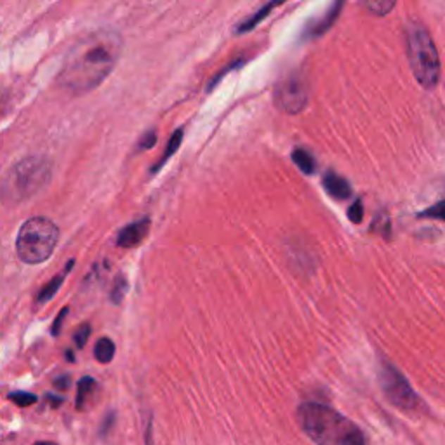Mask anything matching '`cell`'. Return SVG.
I'll use <instances>...</instances> for the list:
<instances>
[{"mask_svg":"<svg viewBox=\"0 0 445 445\" xmlns=\"http://www.w3.org/2000/svg\"><path fill=\"white\" fill-rule=\"evenodd\" d=\"M122 37L115 30H98L73 44L59 72V84L72 94H85L98 87L118 63Z\"/></svg>","mask_w":445,"mask_h":445,"instance_id":"6da1fadb","label":"cell"},{"mask_svg":"<svg viewBox=\"0 0 445 445\" xmlns=\"http://www.w3.org/2000/svg\"><path fill=\"white\" fill-rule=\"evenodd\" d=\"M298 421L317 445H365L362 430L325 403H303L298 409Z\"/></svg>","mask_w":445,"mask_h":445,"instance_id":"7a4b0ae2","label":"cell"},{"mask_svg":"<svg viewBox=\"0 0 445 445\" xmlns=\"http://www.w3.org/2000/svg\"><path fill=\"white\" fill-rule=\"evenodd\" d=\"M53 167L46 157H28L18 162L4 177L0 196L6 203H20L39 194L51 180Z\"/></svg>","mask_w":445,"mask_h":445,"instance_id":"3957f363","label":"cell"},{"mask_svg":"<svg viewBox=\"0 0 445 445\" xmlns=\"http://www.w3.org/2000/svg\"><path fill=\"white\" fill-rule=\"evenodd\" d=\"M407 56L414 77L425 89H433L440 80V56L428 30L409 25L406 32Z\"/></svg>","mask_w":445,"mask_h":445,"instance_id":"277c9868","label":"cell"},{"mask_svg":"<svg viewBox=\"0 0 445 445\" xmlns=\"http://www.w3.org/2000/svg\"><path fill=\"white\" fill-rule=\"evenodd\" d=\"M59 230L47 218H32L20 228L16 239L18 258L28 265H39L49 259L56 249Z\"/></svg>","mask_w":445,"mask_h":445,"instance_id":"5b68a950","label":"cell"},{"mask_svg":"<svg viewBox=\"0 0 445 445\" xmlns=\"http://www.w3.org/2000/svg\"><path fill=\"white\" fill-rule=\"evenodd\" d=\"M381 387L389 402L402 410H419L422 407L419 396L407 383L406 377L389 363H383L380 372Z\"/></svg>","mask_w":445,"mask_h":445,"instance_id":"8992f818","label":"cell"},{"mask_svg":"<svg viewBox=\"0 0 445 445\" xmlns=\"http://www.w3.org/2000/svg\"><path fill=\"white\" fill-rule=\"evenodd\" d=\"M310 85L303 73L296 72L277 84L275 105L285 113H301L308 105Z\"/></svg>","mask_w":445,"mask_h":445,"instance_id":"52a82bcc","label":"cell"},{"mask_svg":"<svg viewBox=\"0 0 445 445\" xmlns=\"http://www.w3.org/2000/svg\"><path fill=\"white\" fill-rule=\"evenodd\" d=\"M148 228H150V220L143 218V220L131 222V225L125 226L117 237V244L120 247H134L144 240V237L148 235Z\"/></svg>","mask_w":445,"mask_h":445,"instance_id":"ba28073f","label":"cell"},{"mask_svg":"<svg viewBox=\"0 0 445 445\" xmlns=\"http://www.w3.org/2000/svg\"><path fill=\"white\" fill-rule=\"evenodd\" d=\"M344 2H346V0H332V4L329 6V9L325 11L324 16H322L320 20L313 25V27H310V37H313L315 39V37H320V35H324V33H327L329 30L334 27L337 18H339L341 11H343V7H344Z\"/></svg>","mask_w":445,"mask_h":445,"instance_id":"9c48e42d","label":"cell"},{"mask_svg":"<svg viewBox=\"0 0 445 445\" xmlns=\"http://www.w3.org/2000/svg\"><path fill=\"white\" fill-rule=\"evenodd\" d=\"M324 188L329 195L337 200H346L351 196V187L344 177H341L336 173H327L324 176Z\"/></svg>","mask_w":445,"mask_h":445,"instance_id":"30bf717a","label":"cell"},{"mask_svg":"<svg viewBox=\"0 0 445 445\" xmlns=\"http://www.w3.org/2000/svg\"><path fill=\"white\" fill-rule=\"evenodd\" d=\"M96 391H98L96 381L92 377H82L79 381V389H77V407L82 410L87 406H91L92 399L96 396Z\"/></svg>","mask_w":445,"mask_h":445,"instance_id":"8fae6325","label":"cell"},{"mask_svg":"<svg viewBox=\"0 0 445 445\" xmlns=\"http://www.w3.org/2000/svg\"><path fill=\"white\" fill-rule=\"evenodd\" d=\"M292 161H294V164L305 174H313L317 170V161H315V157L310 151L303 150V148H296L292 151Z\"/></svg>","mask_w":445,"mask_h":445,"instance_id":"7c38bea8","label":"cell"},{"mask_svg":"<svg viewBox=\"0 0 445 445\" xmlns=\"http://www.w3.org/2000/svg\"><path fill=\"white\" fill-rule=\"evenodd\" d=\"M72 266H73V261H70V263H68V266H66L65 273H61V275L54 277L53 280H51L49 284H47L46 287H44L42 291L39 292V303H46V301H49L51 298H53V296L56 294V292L59 291V287H61V284H63V280H65L66 273H68L70 270H72Z\"/></svg>","mask_w":445,"mask_h":445,"instance_id":"4fadbf2b","label":"cell"},{"mask_svg":"<svg viewBox=\"0 0 445 445\" xmlns=\"http://www.w3.org/2000/svg\"><path fill=\"white\" fill-rule=\"evenodd\" d=\"M395 4L396 0H362V6L374 16H387Z\"/></svg>","mask_w":445,"mask_h":445,"instance_id":"5bb4252c","label":"cell"},{"mask_svg":"<svg viewBox=\"0 0 445 445\" xmlns=\"http://www.w3.org/2000/svg\"><path fill=\"white\" fill-rule=\"evenodd\" d=\"M94 355L101 363H108L111 362L115 355V344L113 341L108 339V337H101V339L96 343L94 346Z\"/></svg>","mask_w":445,"mask_h":445,"instance_id":"9a60e30c","label":"cell"},{"mask_svg":"<svg viewBox=\"0 0 445 445\" xmlns=\"http://www.w3.org/2000/svg\"><path fill=\"white\" fill-rule=\"evenodd\" d=\"M284 2H285V0H272V2L266 4V6L263 7V9L259 11L258 14H254V16H252L246 25H242V32H244V30H251L252 27H256V25H258L259 21L263 20V18L268 16L270 11H273V9H275V7H278V6H280V4H284Z\"/></svg>","mask_w":445,"mask_h":445,"instance_id":"2e32d148","label":"cell"},{"mask_svg":"<svg viewBox=\"0 0 445 445\" xmlns=\"http://www.w3.org/2000/svg\"><path fill=\"white\" fill-rule=\"evenodd\" d=\"M181 138H183V132H181V131H177V132H176V134H174V136H173V138H170V141H169V144H167V150H165L164 157H162V158H161V161H158V164L153 167V173H155V170H158V169H161V165H164V164H165V161H167V158H169V157H170V155H173V153H174V151H176V150H177V146H180V144H181Z\"/></svg>","mask_w":445,"mask_h":445,"instance_id":"e0dca14e","label":"cell"},{"mask_svg":"<svg viewBox=\"0 0 445 445\" xmlns=\"http://www.w3.org/2000/svg\"><path fill=\"white\" fill-rule=\"evenodd\" d=\"M419 218H428V220L445 221V200L435 203V206L428 207V209L422 211V213H419Z\"/></svg>","mask_w":445,"mask_h":445,"instance_id":"ac0fdd59","label":"cell"},{"mask_svg":"<svg viewBox=\"0 0 445 445\" xmlns=\"http://www.w3.org/2000/svg\"><path fill=\"white\" fill-rule=\"evenodd\" d=\"M11 402H14L20 407H28L32 403L37 402V396L32 395V393H25V391H14L9 395Z\"/></svg>","mask_w":445,"mask_h":445,"instance_id":"d6986e66","label":"cell"},{"mask_svg":"<svg viewBox=\"0 0 445 445\" xmlns=\"http://www.w3.org/2000/svg\"><path fill=\"white\" fill-rule=\"evenodd\" d=\"M89 336H91V325H89V324L80 325V329L75 332V336H73V339H75L77 346L84 348L85 343H87Z\"/></svg>","mask_w":445,"mask_h":445,"instance_id":"ffe728a7","label":"cell"},{"mask_svg":"<svg viewBox=\"0 0 445 445\" xmlns=\"http://www.w3.org/2000/svg\"><path fill=\"white\" fill-rule=\"evenodd\" d=\"M125 291H127V282H125L124 278H117L113 291H111V299H113L115 303H118L122 298H124Z\"/></svg>","mask_w":445,"mask_h":445,"instance_id":"44dd1931","label":"cell"},{"mask_svg":"<svg viewBox=\"0 0 445 445\" xmlns=\"http://www.w3.org/2000/svg\"><path fill=\"white\" fill-rule=\"evenodd\" d=\"M348 218H350L351 222H361L363 218V206H362V200H357L353 206L348 209Z\"/></svg>","mask_w":445,"mask_h":445,"instance_id":"7402d4cb","label":"cell"},{"mask_svg":"<svg viewBox=\"0 0 445 445\" xmlns=\"http://www.w3.org/2000/svg\"><path fill=\"white\" fill-rule=\"evenodd\" d=\"M66 313H68V308H65V310L59 311L58 318H56V322H54V325H53V334H54V336H58V334H59V329H61V324H63V320H65Z\"/></svg>","mask_w":445,"mask_h":445,"instance_id":"603a6c76","label":"cell"},{"mask_svg":"<svg viewBox=\"0 0 445 445\" xmlns=\"http://www.w3.org/2000/svg\"><path fill=\"white\" fill-rule=\"evenodd\" d=\"M35 445H56V444H53V442H39V444H35Z\"/></svg>","mask_w":445,"mask_h":445,"instance_id":"cb8c5ba5","label":"cell"},{"mask_svg":"<svg viewBox=\"0 0 445 445\" xmlns=\"http://www.w3.org/2000/svg\"><path fill=\"white\" fill-rule=\"evenodd\" d=\"M0 113H4V106H2V99H0Z\"/></svg>","mask_w":445,"mask_h":445,"instance_id":"d4e9b609","label":"cell"}]
</instances>
